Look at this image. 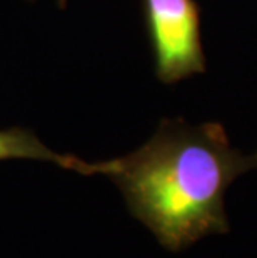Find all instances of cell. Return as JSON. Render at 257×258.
<instances>
[{
	"instance_id": "1",
	"label": "cell",
	"mask_w": 257,
	"mask_h": 258,
	"mask_svg": "<svg viewBox=\"0 0 257 258\" xmlns=\"http://www.w3.org/2000/svg\"><path fill=\"white\" fill-rule=\"evenodd\" d=\"M257 162L232 145L217 122L162 120L156 134L124 157L94 162V175L117 185L129 212L169 251L231 232L226 194Z\"/></svg>"
},
{
	"instance_id": "4",
	"label": "cell",
	"mask_w": 257,
	"mask_h": 258,
	"mask_svg": "<svg viewBox=\"0 0 257 258\" xmlns=\"http://www.w3.org/2000/svg\"><path fill=\"white\" fill-rule=\"evenodd\" d=\"M254 158H255V162H257V152L254 153Z\"/></svg>"
},
{
	"instance_id": "3",
	"label": "cell",
	"mask_w": 257,
	"mask_h": 258,
	"mask_svg": "<svg viewBox=\"0 0 257 258\" xmlns=\"http://www.w3.org/2000/svg\"><path fill=\"white\" fill-rule=\"evenodd\" d=\"M29 158V160L52 162L56 165L74 170L82 175H94V163L80 160L74 155H62L42 144L34 132L25 128L0 130V160Z\"/></svg>"
},
{
	"instance_id": "2",
	"label": "cell",
	"mask_w": 257,
	"mask_h": 258,
	"mask_svg": "<svg viewBox=\"0 0 257 258\" xmlns=\"http://www.w3.org/2000/svg\"><path fill=\"white\" fill-rule=\"evenodd\" d=\"M156 58L164 84L205 72L200 35V10L195 0H142Z\"/></svg>"
}]
</instances>
